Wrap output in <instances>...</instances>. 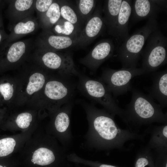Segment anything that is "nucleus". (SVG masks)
Returning <instances> with one entry per match:
<instances>
[{"instance_id":"nucleus-1","label":"nucleus","mask_w":167,"mask_h":167,"mask_svg":"<svg viewBox=\"0 0 167 167\" xmlns=\"http://www.w3.org/2000/svg\"><path fill=\"white\" fill-rule=\"evenodd\" d=\"M88 123L84 136L87 147L98 151H109L117 149L126 151L124 144L132 140L143 141L145 135L121 128L114 119V115L93 104L81 103Z\"/></svg>"},{"instance_id":"nucleus-2","label":"nucleus","mask_w":167,"mask_h":167,"mask_svg":"<svg viewBox=\"0 0 167 167\" xmlns=\"http://www.w3.org/2000/svg\"><path fill=\"white\" fill-rule=\"evenodd\" d=\"M131 100L124 110L126 124L139 127L156 122L167 123V113H164L159 104L156 103L149 95L132 88Z\"/></svg>"},{"instance_id":"nucleus-3","label":"nucleus","mask_w":167,"mask_h":167,"mask_svg":"<svg viewBox=\"0 0 167 167\" xmlns=\"http://www.w3.org/2000/svg\"><path fill=\"white\" fill-rule=\"evenodd\" d=\"M159 27L156 19L150 18L144 25L122 42L117 51L118 59L122 68L136 67L141 51L148 37Z\"/></svg>"},{"instance_id":"nucleus-4","label":"nucleus","mask_w":167,"mask_h":167,"mask_svg":"<svg viewBox=\"0 0 167 167\" xmlns=\"http://www.w3.org/2000/svg\"><path fill=\"white\" fill-rule=\"evenodd\" d=\"M78 76V88L84 95L101 105L109 113L118 115L126 124L124 110L119 106L105 84L80 73Z\"/></svg>"},{"instance_id":"nucleus-5","label":"nucleus","mask_w":167,"mask_h":167,"mask_svg":"<svg viewBox=\"0 0 167 167\" xmlns=\"http://www.w3.org/2000/svg\"><path fill=\"white\" fill-rule=\"evenodd\" d=\"M140 55L142 68L148 73L154 72L167 62V39L159 27L148 37Z\"/></svg>"},{"instance_id":"nucleus-6","label":"nucleus","mask_w":167,"mask_h":167,"mask_svg":"<svg viewBox=\"0 0 167 167\" xmlns=\"http://www.w3.org/2000/svg\"><path fill=\"white\" fill-rule=\"evenodd\" d=\"M147 73L142 68H122L118 70L106 68L103 71L99 80L105 84L116 97L132 90L131 81L132 78Z\"/></svg>"},{"instance_id":"nucleus-7","label":"nucleus","mask_w":167,"mask_h":167,"mask_svg":"<svg viewBox=\"0 0 167 167\" xmlns=\"http://www.w3.org/2000/svg\"><path fill=\"white\" fill-rule=\"evenodd\" d=\"M70 78L62 76L60 79H51L46 83L44 89L45 96L48 101L54 103L56 107L71 100L75 86Z\"/></svg>"},{"instance_id":"nucleus-8","label":"nucleus","mask_w":167,"mask_h":167,"mask_svg":"<svg viewBox=\"0 0 167 167\" xmlns=\"http://www.w3.org/2000/svg\"><path fill=\"white\" fill-rule=\"evenodd\" d=\"M44 50L41 60L45 67L58 71L62 76H78L79 73L76 69L71 55L60 54L53 51Z\"/></svg>"},{"instance_id":"nucleus-9","label":"nucleus","mask_w":167,"mask_h":167,"mask_svg":"<svg viewBox=\"0 0 167 167\" xmlns=\"http://www.w3.org/2000/svg\"><path fill=\"white\" fill-rule=\"evenodd\" d=\"M166 0H135L132 5L131 16L132 22L154 18L158 15L164 8H166Z\"/></svg>"},{"instance_id":"nucleus-10","label":"nucleus","mask_w":167,"mask_h":167,"mask_svg":"<svg viewBox=\"0 0 167 167\" xmlns=\"http://www.w3.org/2000/svg\"><path fill=\"white\" fill-rule=\"evenodd\" d=\"M71 101L64 104L58 111L54 122L55 128L60 134L64 148L67 150L71 145L73 140L71 117L73 103Z\"/></svg>"},{"instance_id":"nucleus-11","label":"nucleus","mask_w":167,"mask_h":167,"mask_svg":"<svg viewBox=\"0 0 167 167\" xmlns=\"http://www.w3.org/2000/svg\"><path fill=\"white\" fill-rule=\"evenodd\" d=\"M114 49V45L111 41L104 40L98 43L91 53L81 60V62L93 73L104 61L112 56Z\"/></svg>"},{"instance_id":"nucleus-12","label":"nucleus","mask_w":167,"mask_h":167,"mask_svg":"<svg viewBox=\"0 0 167 167\" xmlns=\"http://www.w3.org/2000/svg\"><path fill=\"white\" fill-rule=\"evenodd\" d=\"M30 43L27 41L12 42L1 48L0 70L6 69L9 65L18 61L29 49Z\"/></svg>"},{"instance_id":"nucleus-13","label":"nucleus","mask_w":167,"mask_h":167,"mask_svg":"<svg viewBox=\"0 0 167 167\" xmlns=\"http://www.w3.org/2000/svg\"><path fill=\"white\" fill-rule=\"evenodd\" d=\"M152 84L147 90L149 95L159 102L161 108L167 106V70L153 73Z\"/></svg>"},{"instance_id":"nucleus-14","label":"nucleus","mask_w":167,"mask_h":167,"mask_svg":"<svg viewBox=\"0 0 167 167\" xmlns=\"http://www.w3.org/2000/svg\"><path fill=\"white\" fill-rule=\"evenodd\" d=\"M38 23L36 19L29 16L17 22L11 28L8 37L1 44V48L16 39L36 31Z\"/></svg>"},{"instance_id":"nucleus-15","label":"nucleus","mask_w":167,"mask_h":167,"mask_svg":"<svg viewBox=\"0 0 167 167\" xmlns=\"http://www.w3.org/2000/svg\"><path fill=\"white\" fill-rule=\"evenodd\" d=\"M35 2L33 0L11 1L6 11V14L11 21L17 22L30 16L31 11L34 7Z\"/></svg>"},{"instance_id":"nucleus-16","label":"nucleus","mask_w":167,"mask_h":167,"mask_svg":"<svg viewBox=\"0 0 167 167\" xmlns=\"http://www.w3.org/2000/svg\"><path fill=\"white\" fill-rule=\"evenodd\" d=\"M131 0H122L117 23L116 38L118 42H123L130 36L128 23L131 13Z\"/></svg>"},{"instance_id":"nucleus-17","label":"nucleus","mask_w":167,"mask_h":167,"mask_svg":"<svg viewBox=\"0 0 167 167\" xmlns=\"http://www.w3.org/2000/svg\"><path fill=\"white\" fill-rule=\"evenodd\" d=\"M37 44L40 49L45 50H61L68 48L73 44L69 36L54 35H44L38 38Z\"/></svg>"},{"instance_id":"nucleus-18","label":"nucleus","mask_w":167,"mask_h":167,"mask_svg":"<svg viewBox=\"0 0 167 167\" xmlns=\"http://www.w3.org/2000/svg\"><path fill=\"white\" fill-rule=\"evenodd\" d=\"M122 0H108L106 1L103 11V19L106 25L109 33L116 38L117 23Z\"/></svg>"},{"instance_id":"nucleus-19","label":"nucleus","mask_w":167,"mask_h":167,"mask_svg":"<svg viewBox=\"0 0 167 167\" xmlns=\"http://www.w3.org/2000/svg\"><path fill=\"white\" fill-rule=\"evenodd\" d=\"M145 132L150 134L147 146L151 149L167 148V123L150 126Z\"/></svg>"},{"instance_id":"nucleus-20","label":"nucleus","mask_w":167,"mask_h":167,"mask_svg":"<svg viewBox=\"0 0 167 167\" xmlns=\"http://www.w3.org/2000/svg\"><path fill=\"white\" fill-rule=\"evenodd\" d=\"M61 16L60 6L54 1L47 11L40 15V25L44 28H49L56 24Z\"/></svg>"},{"instance_id":"nucleus-21","label":"nucleus","mask_w":167,"mask_h":167,"mask_svg":"<svg viewBox=\"0 0 167 167\" xmlns=\"http://www.w3.org/2000/svg\"><path fill=\"white\" fill-rule=\"evenodd\" d=\"M100 11L99 8L96 14L89 19L86 25L84 32L88 38L96 37L100 34L103 28L105 23Z\"/></svg>"},{"instance_id":"nucleus-22","label":"nucleus","mask_w":167,"mask_h":167,"mask_svg":"<svg viewBox=\"0 0 167 167\" xmlns=\"http://www.w3.org/2000/svg\"><path fill=\"white\" fill-rule=\"evenodd\" d=\"M31 161L34 164L45 166L53 163L56 157L53 151L46 147H41L34 152Z\"/></svg>"},{"instance_id":"nucleus-23","label":"nucleus","mask_w":167,"mask_h":167,"mask_svg":"<svg viewBox=\"0 0 167 167\" xmlns=\"http://www.w3.org/2000/svg\"><path fill=\"white\" fill-rule=\"evenodd\" d=\"M133 167H155L152 150L147 145L137 152Z\"/></svg>"},{"instance_id":"nucleus-24","label":"nucleus","mask_w":167,"mask_h":167,"mask_svg":"<svg viewBox=\"0 0 167 167\" xmlns=\"http://www.w3.org/2000/svg\"><path fill=\"white\" fill-rule=\"evenodd\" d=\"M46 82V78L42 74L36 72L30 77L29 82L26 88V92L29 95L40 90L44 86Z\"/></svg>"},{"instance_id":"nucleus-25","label":"nucleus","mask_w":167,"mask_h":167,"mask_svg":"<svg viewBox=\"0 0 167 167\" xmlns=\"http://www.w3.org/2000/svg\"><path fill=\"white\" fill-rule=\"evenodd\" d=\"M155 167H167V148L152 151Z\"/></svg>"},{"instance_id":"nucleus-26","label":"nucleus","mask_w":167,"mask_h":167,"mask_svg":"<svg viewBox=\"0 0 167 167\" xmlns=\"http://www.w3.org/2000/svg\"><path fill=\"white\" fill-rule=\"evenodd\" d=\"M0 81V102L9 101L13 95V84L2 80Z\"/></svg>"},{"instance_id":"nucleus-27","label":"nucleus","mask_w":167,"mask_h":167,"mask_svg":"<svg viewBox=\"0 0 167 167\" xmlns=\"http://www.w3.org/2000/svg\"><path fill=\"white\" fill-rule=\"evenodd\" d=\"M15 144V140L12 138L0 139V157L6 156L12 153Z\"/></svg>"},{"instance_id":"nucleus-28","label":"nucleus","mask_w":167,"mask_h":167,"mask_svg":"<svg viewBox=\"0 0 167 167\" xmlns=\"http://www.w3.org/2000/svg\"><path fill=\"white\" fill-rule=\"evenodd\" d=\"M61 16L66 21L73 24H75L78 21V17L76 13L69 6L64 5L60 6Z\"/></svg>"},{"instance_id":"nucleus-29","label":"nucleus","mask_w":167,"mask_h":167,"mask_svg":"<svg viewBox=\"0 0 167 167\" xmlns=\"http://www.w3.org/2000/svg\"><path fill=\"white\" fill-rule=\"evenodd\" d=\"M32 120V115L28 112L19 114L17 116L15 122L17 126L22 129L28 127Z\"/></svg>"},{"instance_id":"nucleus-30","label":"nucleus","mask_w":167,"mask_h":167,"mask_svg":"<svg viewBox=\"0 0 167 167\" xmlns=\"http://www.w3.org/2000/svg\"><path fill=\"white\" fill-rule=\"evenodd\" d=\"M95 5L93 0H80L79 1L78 7L81 13L86 15L91 12Z\"/></svg>"},{"instance_id":"nucleus-31","label":"nucleus","mask_w":167,"mask_h":167,"mask_svg":"<svg viewBox=\"0 0 167 167\" xmlns=\"http://www.w3.org/2000/svg\"><path fill=\"white\" fill-rule=\"evenodd\" d=\"M53 2L52 0H37L35 1L34 6L40 15L47 11Z\"/></svg>"},{"instance_id":"nucleus-32","label":"nucleus","mask_w":167,"mask_h":167,"mask_svg":"<svg viewBox=\"0 0 167 167\" xmlns=\"http://www.w3.org/2000/svg\"><path fill=\"white\" fill-rule=\"evenodd\" d=\"M61 25V34L68 36L71 34L74 31V24L68 21H66L64 22L63 24Z\"/></svg>"},{"instance_id":"nucleus-33","label":"nucleus","mask_w":167,"mask_h":167,"mask_svg":"<svg viewBox=\"0 0 167 167\" xmlns=\"http://www.w3.org/2000/svg\"><path fill=\"white\" fill-rule=\"evenodd\" d=\"M2 6L0 5V44L7 39L8 35L5 32L2 13Z\"/></svg>"},{"instance_id":"nucleus-34","label":"nucleus","mask_w":167,"mask_h":167,"mask_svg":"<svg viewBox=\"0 0 167 167\" xmlns=\"http://www.w3.org/2000/svg\"><path fill=\"white\" fill-rule=\"evenodd\" d=\"M54 29L57 33L61 34L62 27L61 25L58 24H56L54 27Z\"/></svg>"},{"instance_id":"nucleus-35","label":"nucleus","mask_w":167,"mask_h":167,"mask_svg":"<svg viewBox=\"0 0 167 167\" xmlns=\"http://www.w3.org/2000/svg\"><path fill=\"white\" fill-rule=\"evenodd\" d=\"M96 166L97 167H120L111 165L102 164H99V163H97V165Z\"/></svg>"}]
</instances>
